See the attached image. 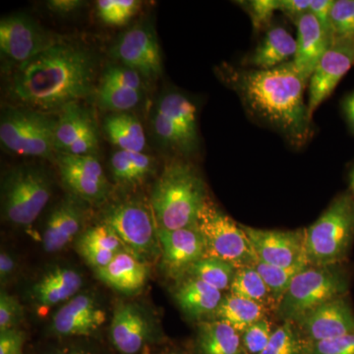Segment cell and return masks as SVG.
Returning <instances> with one entry per match:
<instances>
[{
  "mask_svg": "<svg viewBox=\"0 0 354 354\" xmlns=\"http://www.w3.org/2000/svg\"><path fill=\"white\" fill-rule=\"evenodd\" d=\"M216 75L237 95L251 120L278 133L288 145L304 148L313 138L315 129L304 101L307 85L292 60L268 70L223 62L216 67Z\"/></svg>",
  "mask_w": 354,
  "mask_h": 354,
  "instance_id": "6da1fadb",
  "label": "cell"
},
{
  "mask_svg": "<svg viewBox=\"0 0 354 354\" xmlns=\"http://www.w3.org/2000/svg\"><path fill=\"white\" fill-rule=\"evenodd\" d=\"M95 62L90 51L58 43L18 64L9 93L23 108L48 113L62 111L94 90Z\"/></svg>",
  "mask_w": 354,
  "mask_h": 354,
  "instance_id": "7a4b0ae2",
  "label": "cell"
},
{
  "mask_svg": "<svg viewBox=\"0 0 354 354\" xmlns=\"http://www.w3.org/2000/svg\"><path fill=\"white\" fill-rule=\"evenodd\" d=\"M201 174L189 162L174 160L165 165L151 193V209L158 228L196 227L208 199Z\"/></svg>",
  "mask_w": 354,
  "mask_h": 354,
  "instance_id": "3957f363",
  "label": "cell"
},
{
  "mask_svg": "<svg viewBox=\"0 0 354 354\" xmlns=\"http://www.w3.org/2000/svg\"><path fill=\"white\" fill-rule=\"evenodd\" d=\"M354 244V197L341 193L315 223L305 228V260L308 266L344 265Z\"/></svg>",
  "mask_w": 354,
  "mask_h": 354,
  "instance_id": "277c9868",
  "label": "cell"
},
{
  "mask_svg": "<svg viewBox=\"0 0 354 354\" xmlns=\"http://www.w3.org/2000/svg\"><path fill=\"white\" fill-rule=\"evenodd\" d=\"M348 290L344 266H307L292 279L274 313L283 322L295 323L320 305L346 297Z\"/></svg>",
  "mask_w": 354,
  "mask_h": 354,
  "instance_id": "5b68a950",
  "label": "cell"
},
{
  "mask_svg": "<svg viewBox=\"0 0 354 354\" xmlns=\"http://www.w3.org/2000/svg\"><path fill=\"white\" fill-rule=\"evenodd\" d=\"M51 195L53 180L43 167H15L2 179V216L16 227H30L46 208Z\"/></svg>",
  "mask_w": 354,
  "mask_h": 354,
  "instance_id": "8992f818",
  "label": "cell"
},
{
  "mask_svg": "<svg viewBox=\"0 0 354 354\" xmlns=\"http://www.w3.org/2000/svg\"><path fill=\"white\" fill-rule=\"evenodd\" d=\"M57 124V120L41 111L7 109L0 120V142L6 150L22 157L53 158Z\"/></svg>",
  "mask_w": 354,
  "mask_h": 354,
  "instance_id": "52a82bcc",
  "label": "cell"
},
{
  "mask_svg": "<svg viewBox=\"0 0 354 354\" xmlns=\"http://www.w3.org/2000/svg\"><path fill=\"white\" fill-rule=\"evenodd\" d=\"M196 227L204 239L205 257L225 261L236 269L254 267L257 263V256L241 223L209 197L200 212Z\"/></svg>",
  "mask_w": 354,
  "mask_h": 354,
  "instance_id": "ba28073f",
  "label": "cell"
},
{
  "mask_svg": "<svg viewBox=\"0 0 354 354\" xmlns=\"http://www.w3.org/2000/svg\"><path fill=\"white\" fill-rule=\"evenodd\" d=\"M102 223L113 228L128 252L148 264L162 257L158 225L152 211L139 202L113 205Z\"/></svg>",
  "mask_w": 354,
  "mask_h": 354,
  "instance_id": "9c48e42d",
  "label": "cell"
},
{
  "mask_svg": "<svg viewBox=\"0 0 354 354\" xmlns=\"http://www.w3.org/2000/svg\"><path fill=\"white\" fill-rule=\"evenodd\" d=\"M58 43L55 36L24 13L10 14L0 21V50L16 64H24Z\"/></svg>",
  "mask_w": 354,
  "mask_h": 354,
  "instance_id": "30bf717a",
  "label": "cell"
},
{
  "mask_svg": "<svg viewBox=\"0 0 354 354\" xmlns=\"http://www.w3.org/2000/svg\"><path fill=\"white\" fill-rule=\"evenodd\" d=\"M121 64L138 72L142 78L153 80L162 71V55L152 26L139 23L123 32L111 48Z\"/></svg>",
  "mask_w": 354,
  "mask_h": 354,
  "instance_id": "8fae6325",
  "label": "cell"
},
{
  "mask_svg": "<svg viewBox=\"0 0 354 354\" xmlns=\"http://www.w3.org/2000/svg\"><path fill=\"white\" fill-rule=\"evenodd\" d=\"M353 65L354 34L335 37L310 79L307 106L312 118Z\"/></svg>",
  "mask_w": 354,
  "mask_h": 354,
  "instance_id": "7c38bea8",
  "label": "cell"
},
{
  "mask_svg": "<svg viewBox=\"0 0 354 354\" xmlns=\"http://www.w3.org/2000/svg\"><path fill=\"white\" fill-rule=\"evenodd\" d=\"M57 162L62 183L72 195L93 205L108 198L111 184L95 156L57 153Z\"/></svg>",
  "mask_w": 354,
  "mask_h": 354,
  "instance_id": "4fadbf2b",
  "label": "cell"
},
{
  "mask_svg": "<svg viewBox=\"0 0 354 354\" xmlns=\"http://www.w3.org/2000/svg\"><path fill=\"white\" fill-rule=\"evenodd\" d=\"M258 261L290 268L307 265L305 228L297 230H262L241 225Z\"/></svg>",
  "mask_w": 354,
  "mask_h": 354,
  "instance_id": "5bb4252c",
  "label": "cell"
},
{
  "mask_svg": "<svg viewBox=\"0 0 354 354\" xmlns=\"http://www.w3.org/2000/svg\"><path fill=\"white\" fill-rule=\"evenodd\" d=\"M57 153L95 156L99 150V132L93 114L80 102L62 109L55 130Z\"/></svg>",
  "mask_w": 354,
  "mask_h": 354,
  "instance_id": "9a60e30c",
  "label": "cell"
},
{
  "mask_svg": "<svg viewBox=\"0 0 354 354\" xmlns=\"http://www.w3.org/2000/svg\"><path fill=\"white\" fill-rule=\"evenodd\" d=\"M157 323L146 307L122 302L116 307L111 324V339L122 354H137L157 335Z\"/></svg>",
  "mask_w": 354,
  "mask_h": 354,
  "instance_id": "2e32d148",
  "label": "cell"
},
{
  "mask_svg": "<svg viewBox=\"0 0 354 354\" xmlns=\"http://www.w3.org/2000/svg\"><path fill=\"white\" fill-rule=\"evenodd\" d=\"M108 314L94 293L79 292L53 314L50 330L58 337H88L101 329Z\"/></svg>",
  "mask_w": 354,
  "mask_h": 354,
  "instance_id": "e0dca14e",
  "label": "cell"
},
{
  "mask_svg": "<svg viewBox=\"0 0 354 354\" xmlns=\"http://www.w3.org/2000/svg\"><path fill=\"white\" fill-rule=\"evenodd\" d=\"M307 344L328 341L354 332V310L348 295L335 298L295 322Z\"/></svg>",
  "mask_w": 354,
  "mask_h": 354,
  "instance_id": "ac0fdd59",
  "label": "cell"
},
{
  "mask_svg": "<svg viewBox=\"0 0 354 354\" xmlns=\"http://www.w3.org/2000/svg\"><path fill=\"white\" fill-rule=\"evenodd\" d=\"M162 263L169 274L184 278L188 269L206 256L204 239L197 227L165 230L158 227Z\"/></svg>",
  "mask_w": 354,
  "mask_h": 354,
  "instance_id": "d6986e66",
  "label": "cell"
},
{
  "mask_svg": "<svg viewBox=\"0 0 354 354\" xmlns=\"http://www.w3.org/2000/svg\"><path fill=\"white\" fill-rule=\"evenodd\" d=\"M85 204L71 194L62 199L51 211L41 237L46 252L64 250L80 234L86 220Z\"/></svg>",
  "mask_w": 354,
  "mask_h": 354,
  "instance_id": "ffe728a7",
  "label": "cell"
},
{
  "mask_svg": "<svg viewBox=\"0 0 354 354\" xmlns=\"http://www.w3.org/2000/svg\"><path fill=\"white\" fill-rule=\"evenodd\" d=\"M295 25L297 27V53L292 62L302 81L309 86L310 79L335 37L311 12L302 15Z\"/></svg>",
  "mask_w": 354,
  "mask_h": 354,
  "instance_id": "44dd1931",
  "label": "cell"
},
{
  "mask_svg": "<svg viewBox=\"0 0 354 354\" xmlns=\"http://www.w3.org/2000/svg\"><path fill=\"white\" fill-rule=\"evenodd\" d=\"M83 285L82 274L77 270L57 266L44 272L32 286L31 297L41 307L64 304L80 292Z\"/></svg>",
  "mask_w": 354,
  "mask_h": 354,
  "instance_id": "7402d4cb",
  "label": "cell"
},
{
  "mask_svg": "<svg viewBox=\"0 0 354 354\" xmlns=\"http://www.w3.org/2000/svg\"><path fill=\"white\" fill-rule=\"evenodd\" d=\"M95 274L100 281L113 290L132 295L145 286L150 269L148 264L128 251H123L106 267L95 270Z\"/></svg>",
  "mask_w": 354,
  "mask_h": 354,
  "instance_id": "603a6c76",
  "label": "cell"
},
{
  "mask_svg": "<svg viewBox=\"0 0 354 354\" xmlns=\"http://www.w3.org/2000/svg\"><path fill=\"white\" fill-rule=\"evenodd\" d=\"M297 53V39L283 27H272L267 30L252 53H249L242 67L268 70L290 62Z\"/></svg>",
  "mask_w": 354,
  "mask_h": 354,
  "instance_id": "cb8c5ba5",
  "label": "cell"
},
{
  "mask_svg": "<svg viewBox=\"0 0 354 354\" xmlns=\"http://www.w3.org/2000/svg\"><path fill=\"white\" fill-rule=\"evenodd\" d=\"M77 250L95 271L108 266L127 249L113 228L102 223L81 234L77 241Z\"/></svg>",
  "mask_w": 354,
  "mask_h": 354,
  "instance_id": "d4e9b609",
  "label": "cell"
},
{
  "mask_svg": "<svg viewBox=\"0 0 354 354\" xmlns=\"http://www.w3.org/2000/svg\"><path fill=\"white\" fill-rule=\"evenodd\" d=\"M177 304L188 316L194 319L213 317L223 295L199 279L186 278L177 286L174 293Z\"/></svg>",
  "mask_w": 354,
  "mask_h": 354,
  "instance_id": "484cf974",
  "label": "cell"
},
{
  "mask_svg": "<svg viewBox=\"0 0 354 354\" xmlns=\"http://www.w3.org/2000/svg\"><path fill=\"white\" fill-rule=\"evenodd\" d=\"M196 348L199 354H246L241 333L214 319L198 324Z\"/></svg>",
  "mask_w": 354,
  "mask_h": 354,
  "instance_id": "4316f807",
  "label": "cell"
},
{
  "mask_svg": "<svg viewBox=\"0 0 354 354\" xmlns=\"http://www.w3.org/2000/svg\"><path fill=\"white\" fill-rule=\"evenodd\" d=\"M271 312L264 305L228 292L223 295L212 319L227 323L241 333L254 323L268 318Z\"/></svg>",
  "mask_w": 354,
  "mask_h": 354,
  "instance_id": "83f0119b",
  "label": "cell"
},
{
  "mask_svg": "<svg viewBox=\"0 0 354 354\" xmlns=\"http://www.w3.org/2000/svg\"><path fill=\"white\" fill-rule=\"evenodd\" d=\"M102 127L109 142L120 150L143 153L146 147L145 132L136 116L115 113L104 120Z\"/></svg>",
  "mask_w": 354,
  "mask_h": 354,
  "instance_id": "f1b7e54d",
  "label": "cell"
},
{
  "mask_svg": "<svg viewBox=\"0 0 354 354\" xmlns=\"http://www.w3.org/2000/svg\"><path fill=\"white\" fill-rule=\"evenodd\" d=\"M156 111L183 128L191 137L199 140L196 106L185 95L176 91L165 93L158 100Z\"/></svg>",
  "mask_w": 354,
  "mask_h": 354,
  "instance_id": "f546056e",
  "label": "cell"
},
{
  "mask_svg": "<svg viewBox=\"0 0 354 354\" xmlns=\"http://www.w3.org/2000/svg\"><path fill=\"white\" fill-rule=\"evenodd\" d=\"M230 292L237 297L264 305L271 311L276 312L278 307V304L272 297L271 290L254 267L236 269Z\"/></svg>",
  "mask_w": 354,
  "mask_h": 354,
  "instance_id": "4dcf8cb0",
  "label": "cell"
},
{
  "mask_svg": "<svg viewBox=\"0 0 354 354\" xmlns=\"http://www.w3.org/2000/svg\"><path fill=\"white\" fill-rule=\"evenodd\" d=\"M153 160L143 153L120 150L111 158V169L114 179L122 184H137L152 172Z\"/></svg>",
  "mask_w": 354,
  "mask_h": 354,
  "instance_id": "1f68e13d",
  "label": "cell"
},
{
  "mask_svg": "<svg viewBox=\"0 0 354 354\" xmlns=\"http://www.w3.org/2000/svg\"><path fill=\"white\" fill-rule=\"evenodd\" d=\"M236 268L216 258L204 257L191 266L185 277L199 279L221 291L230 290Z\"/></svg>",
  "mask_w": 354,
  "mask_h": 354,
  "instance_id": "d6a6232c",
  "label": "cell"
},
{
  "mask_svg": "<svg viewBox=\"0 0 354 354\" xmlns=\"http://www.w3.org/2000/svg\"><path fill=\"white\" fill-rule=\"evenodd\" d=\"M153 130L160 143L181 155H193L199 147V140L191 137L183 128L172 122L164 114L155 111L153 120Z\"/></svg>",
  "mask_w": 354,
  "mask_h": 354,
  "instance_id": "836d02e7",
  "label": "cell"
},
{
  "mask_svg": "<svg viewBox=\"0 0 354 354\" xmlns=\"http://www.w3.org/2000/svg\"><path fill=\"white\" fill-rule=\"evenodd\" d=\"M307 344L295 323L283 322L272 332L271 339L260 354H306Z\"/></svg>",
  "mask_w": 354,
  "mask_h": 354,
  "instance_id": "e575fe53",
  "label": "cell"
},
{
  "mask_svg": "<svg viewBox=\"0 0 354 354\" xmlns=\"http://www.w3.org/2000/svg\"><path fill=\"white\" fill-rule=\"evenodd\" d=\"M308 265H298L295 266V267L283 268L266 264L264 262L257 261V263L254 265V268L257 270L260 276L264 279L266 285L271 290L272 297L279 305L288 288H290L292 279H295L298 272L302 271Z\"/></svg>",
  "mask_w": 354,
  "mask_h": 354,
  "instance_id": "d590c367",
  "label": "cell"
},
{
  "mask_svg": "<svg viewBox=\"0 0 354 354\" xmlns=\"http://www.w3.org/2000/svg\"><path fill=\"white\" fill-rule=\"evenodd\" d=\"M142 99L141 91L101 84L97 91V104L104 111L127 113Z\"/></svg>",
  "mask_w": 354,
  "mask_h": 354,
  "instance_id": "8d00e7d4",
  "label": "cell"
},
{
  "mask_svg": "<svg viewBox=\"0 0 354 354\" xmlns=\"http://www.w3.org/2000/svg\"><path fill=\"white\" fill-rule=\"evenodd\" d=\"M100 19L111 26L127 25L138 12L141 2L137 0H100L95 3Z\"/></svg>",
  "mask_w": 354,
  "mask_h": 354,
  "instance_id": "74e56055",
  "label": "cell"
},
{
  "mask_svg": "<svg viewBox=\"0 0 354 354\" xmlns=\"http://www.w3.org/2000/svg\"><path fill=\"white\" fill-rule=\"evenodd\" d=\"M272 332V323L265 318L253 325L249 326L241 332L242 344L246 354H260L266 348L271 339Z\"/></svg>",
  "mask_w": 354,
  "mask_h": 354,
  "instance_id": "f35d334b",
  "label": "cell"
},
{
  "mask_svg": "<svg viewBox=\"0 0 354 354\" xmlns=\"http://www.w3.org/2000/svg\"><path fill=\"white\" fill-rule=\"evenodd\" d=\"M239 3L248 13L255 32L269 27L274 12L279 10V0H250Z\"/></svg>",
  "mask_w": 354,
  "mask_h": 354,
  "instance_id": "ab89813d",
  "label": "cell"
},
{
  "mask_svg": "<svg viewBox=\"0 0 354 354\" xmlns=\"http://www.w3.org/2000/svg\"><path fill=\"white\" fill-rule=\"evenodd\" d=\"M330 24L334 37L354 34V0H337L330 14Z\"/></svg>",
  "mask_w": 354,
  "mask_h": 354,
  "instance_id": "60d3db41",
  "label": "cell"
},
{
  "mask_svg": "<svg viewBox=\"0 0 354 354\" xmlns=\"http://www.w3.org/2000/svg\"><path fill=\"white\" fill-rule=\"evenodd\" d=\"M24 318V307L18 298L2 290L0 293V332L18 329Z\"/></svg>",
  "mask_w": 354,
  "mask_h": 354,
  "instance_id": "b9f144b4",
  "label": "cell"
},
{
  "mask_svg": "<svg viewBox=\"0 0 354 354\" xmlns=\"http://www.w3.org/2000/svg\"><path fill=\"white\" fill-rule=\"evenodd\" d=\"M101 84L141 91L142 76L125 65H111L102 73Z\"/></svg>",
  "mask_w": 354,
  "mask_h": 354,
  "instance_id": "7bdbcfd3",
  "label": "cell"
},
{
  "mask_svg": "<svg viewBox=\"0 0 354 354\" xmlns=\"http://www.w3.org/2000/svg\"><path fill=\"white\" fill-rule=\"evenodd\" d=\"M306 354H354V332L313 344H307Z\"/></svg>",
  "mask_w": 354,
  "mask_h": 354,
  "instance_id": "ee69618b",
  "label": "cell"
},
{
  "mask_svg": "<svg viewBox=\"0 0 354 354\" xmlns=\"http://www.w3.org/2000/svg\"><path fill=\"white\" fill-rule=\"evenodd\" d=\"M26 337L20 329L0 332V354H24Z\"/></svg>",
  "mask_w": 354,
  "mask_h": 354,
  "instance_id": "f6af8a7d",
  "label": "cell"
},
{
  "mask_svg": "<svg viewBox=\"0 0 354 354\" xmlns=\"http://www.w3.org/2000/svg\"><path fill=\"white\" fill-rule=\"evenodd\" d=\"M310 4L311 0H279V11L295 23L302 15L309 12Z\"/></svg>",
  "mask_w": 354,
  "mask_h": 354,
  "instance_id": "bcb514c9",
  "label": "cell"
},
{
  "mask_svg": "<svg viewBox=\"0 0 354 354\" xmlns=\"http://www.w3.org/2000/svg\"><path fill=\"white\" fill-rule=\"evenodd\" d=\"M334 2V0H312L309 9V12L313 14L317 20L324 26V28L330 32H332L330 24V14Z\"/></svg>",
  "mask_w": 354,
  "mask_h": 354,
  "instance_id": "7dc6e473",
  "label": "cell"
},
{
  "mask_svg": "<svg viewBox=\"0 0 354 354\" xmlns=\"http://www.w3.org/2000/svg\"><path fill=\"white\" fill-rule=\"evenodd\" d=\"M17 260L12 253L2 250L0 254V281L1 285H6L11 281L16 270H17Z\"/></svg>",
  "mask_w": 354,
  "mask_h": 354,
  "instance_id": "c3c4849f",
  "label": "cell"
},
{
  "mask_svg": "<svg viewBox=\"0 0 354 354\" xmlns=\"http://www.w3.org/2000/svg\"><path fill=\"white\" fill-rule=\"evenodd\" d=\"M84 4L85 2L81 1V0H50V1L46 2V6L50 11L60 14V15L76 12L81 7L84 6Z\"/></svg>",
  "mask_w": 354,
  "mask_h": 354,
  "instance_id": "681fc988",
  "label": "cell"
},
{
  "mask_svg": "<svg viewBox=\"0 0 354 354\" xmlns=\"http://www.w3.org/2000/svg\"><path fill=\"white\" fill-rule=\"evenodd\" d=\"M342 109L351 131L354 133V91L342 100Z\"/></svg>",
  "mask_w": 354,
  "mask_h": 354,
  "instance_id": "f907efd6",
  "label": "cell"
},
{
  "mask_svg": "<svg viewBox=\"0 0 354 354\" xmlns=\"http://www.w3.org/2000/svg\"><path fill=\"white\" fill-rule=\"evenodd\" d=\"M51 354H94L88 349L83 348H70L65 349H60V351H55Z\"/></svg>",
  "mask_w": 354,
  "mask_h": 354,
  "instance_id": "816d5d0a",
  "label": "cell"
},
{
  "mask_svg": "<svg viewBox=\"0 0 354 354\" xmlns=\"http://www.w3.org/2000/svg\"><path fill=\"white\" fill-rule=\"evenodd\" d=\"M349 181H351V192L353 193L354 197V167L349 174Z\"/></svg>",
  "mask_w": 354,
  "mask_h": 354,
  "instance_id": "f5cc1de1",
  "label": "cell"
},
{
  "mask_svg": "<svg viewBox=\"0 0 354 354\" xmlns=\"http://www.w3.org/2000/svg\"><path fill=\"white\" fill-rule=\"evenodd\" d=\"M165 354H186L183 353H165Z\"/></svg>",
  "mask_w": 354,
  "mask_h": 354,
  "instance_id": "db71d44e",
  "label": "cell"
}]
</instances>
